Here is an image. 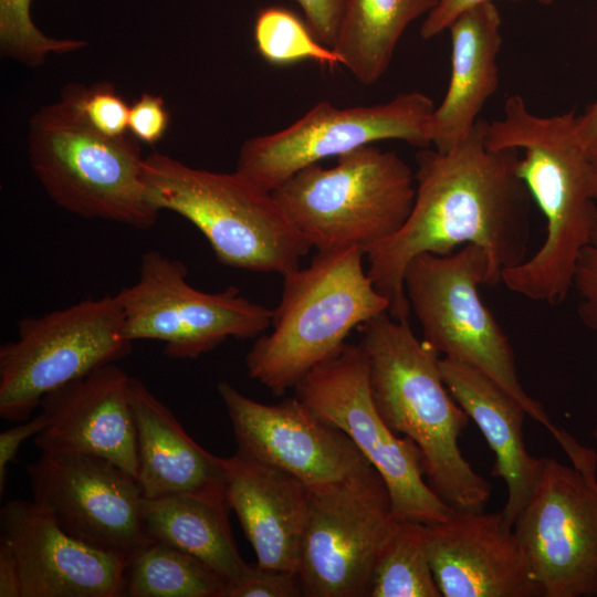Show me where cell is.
<instances>
[{
    "label": "cell",
    "instance_id": "1",
    "mask_svg": "<svg viewBox=\"0 0 597 597\" xmlns=\"http://www.w3.org/2000/svg\"><path fill=\"white\" fill-rule=\"evenodd\" d=\"M486 122L479 119L463 142L446 153H417L416 197L402 227L365 251L367 273L390 301L389 314L408 320L405 271L423 253L448 255L475 244L489 260V284L526 259L530 201L517 175L520 150L486 147Z\"/></svg>",
    "mask_w": 597,
    "mask_h": 597
},
{
    "label": "cell",
    "instance_id": "2",
    "mask_svg": "<svg viewBox=\"0 0 597 597\" xmlns=\"http://www.w3.org/2000/svg\"><path fill=\"white\" fill-rule=\"evenodd\" d=\"M576 117L575 111L536 115L521 95H512L503 116L485 125L488 148L523 150L517 175L546 222L537 251L505 270L501 282L513 293L551 305L566 300L578 259L597 230L591 164Z\"/></svg>",
    "mask_w": 597,
    "mask_h": 597
},
{
    "label": "cell",
    "instance_id": "3",
    "mask_svg": "<svg viewBox=\"0 0 597 597\" xmlns=\"http://www.w3.org/2000/svg\"><path fill=\"white\" fill-rule=\"evenodd\" d=\"M375 406L398 436L419 449L431 490L458 511L484 510L491 483L463 457L459 438L469 417L446 386L440 356L408 320L384 312L360 326Z\"/></svg>",
    "mask_w": 597,
    "mask_h": 597
},
{
    "label": "cell",
    "instance_id": "4",
    "mask_svg": "<svg viewBox=\"0 0 597 597\" xmlns=\"http://www.w3.org/2000/svg\"><path fill=\"white\" fill-rule=\"evenodd\" d=\"M357 247L317 251L306 268L283 276L272 332L245 356L251 379L282 396L316 366L337 356L350 332L389 312Z\"/></svg>",
    "mask_w": 597,
    "mask_h": 597
},
{
    "label": "cell",
    "instance_id": "5",
    "mask_svg": "<svg viewBox=\"0 0 597 597\" xmlns=\"http://www.w3.org/2000/svg\"><path fill=\"white\" fill-rule=\"evenodd\" d=\"M144 178L154 207L191 222L223 265L284 276L312 249L273 193L237 171L193 168L153 153L144 158Z\"/></svg>",
    "mask_w": 597,
    "mask_h": 597
},
{
    "label": "cell",
    "instance_id": "6",
    "mask_svg": "<svg viewBox=\"0 0 597 597\" xmlns=\"http://www.w3.org/2000/svg\"><path fill=\"white\" fill-rule=\"evenodd\" d=\"M28 150L34 175L63 209L143 230L157 221L137 139L95 129L67 86L32 115Z\"/></svg>",
    "mask_w": 597,
    "mask_h": 597
},
{
    "label": "cell",
    "instance_id": "7",
    "mask_svg": "<svg viewBox=\"0 0 597 597\" xmlns=\"http://www.w3.org/2000/svg\"><path fill=\"white\" fill-rule=\"evenodd\" d=\"M272 193L312 248L365 253L402 227L416 180L396 153L370 144L339 155L331 168L317 163L298 170Z\"/></svg>",
    "mask_w": 597,
    "mask_h": 597
},
{
    "label": "cell",
    "instance_id": "8",
    "mask_svg": "<svg viewBox=\"0 0 597 597\" xmlns=\"http://www.w3.org/2000/svg\"><path fill=\"white\" fill-rule=\"evenodd\" d=\"M484 284H489V260L475 244L448 255L420 254L404 275L405 293L420 323L422 341L439 356L488 376L556 438L561 430L525 390L511 342L481 298L480 286Z\"/></svg>",
    "mask_w": 597,
    "mask_h": 597
},
{
    "label": "cell",
    "instance_id": "9",
    "mask_svg": "<svg viewBox=\"0 0 597 597\" xmlns=\"http://www.w3.org/2000/svg\"><path fill=\"white\" fill-rule=\"evenodd\" d=\"M132 344L117 295L21 318L0 347V416L28 419L48 394L126 357Z\"/></svg>",
    "mask_w": 597,
    "mask_h": 597
},
{
    "label": "cell",
    "instance_id": "10",
    "mask_svg": "<svg viewBox=\"0 0 597 597\" xmlns=\"http://www.w3.org/2000/svg\"><path fill=\"white\" fill-rule=\"evenodd\" d=\"M322 419L346 433L377 470L389 492L397 521L433 524L454 511L428 485L417 446L395 433L373 400L364 350L349 345L312 369L294 388Z\"/></svg>",
    "mask_w": 597,
    "mask_h": 597
},
{
    "label": "cell",
    "instance_id": "11",
    "mask_svg": "<svg viewBox=\"0 0 597 597\" xmlns=\"http://www.w3.org/2000/svg\"><path fill=\"white\" fill-rule=\"evenodd\" d=\"M187 275L184 262L157 250L142 255L137 282L116 294L127 339L158 341L166 356L188 359L230 337L253 338L271 326L273 310L242 296L238 287L203 292Z\"/></svg>",
    "mask_w": 597,
    "mask_h": 597
},
{
    "label": "cell",
    "instance_id": "12",
    "mask_svg": "<svg viewBox=\"0 0 597 597\" xmlns=\"http://www.w3.org/2000/svg\"><path fill=\"white\" fill-rule=\"evenodd\" d=\"M399 521L374 467L308 488L298 575L307 597H369L374 572Z\"/></svg>",
    "mask_w": 597,
    "mask_h": 597
},
{
    "label": "cell",
    "instance_id": "13",
    "mask_svg": "<svg viewBox=\"0 0 597 597\" xmlns=\"http://www.w3.org/2000/svg\"><path fill=\"white\" fill-rule=\"evenodd\" d=\"M436 106L411 91L370 106L336 107L321 101L287 127L247 139L235 171L272 192L298 170L380 140L428 148Z\"/></svg>",
    "mask_w": 597,
    "mask_h": 597
},
{
    "label": "cell",
    "instance_id": "14",
    "mask_svg": "<svg viewBox=\"0 0 597 597\" xmlns=\"http://www.w3.org/2000/svg\"><path fill=\"white\" fill-rule=\"evenodd\" d=\"M513 532L541 597H597V476L542 458Z\"/></svg>",
    "mask_w": 597,
    "mask_h": 597
},
{
    "label": "cell",
    "instance_id": "15",
    "mask_svg": "<svg viewBox=\"0 0 597 597\" xmlns=\"http://www.w3.org/2000/svg\"><path fill=\"white\" fill-rule=\"evenodd\" d=\"M32 500L71 536L127 563L148 543L135 476L93 455L41 452L27 467Z\"/></svg>",
    "mask_w": 597,
    "mask_h": 597
},
{
    "label": "cell",
    "instance_id": "16",
    "mask_svg": "<svg viewBox=\"0 0 597 597\" xmlns=\"http://www.w3.org/2000/svg\"><path fill=\"white\" fill-rule=\"evenodd\" d=\"M217 389L237 450L292 474L310 489L348 480L373 467L346 433L296 396L269 405L226 380Z\"/></svg>",
    "mask_w": 597,
    "mask_h": 597
},
{
    "label": "cell",
    "instance_id": "17",
    "mask_svg": "<svg viewBox=\"0 0 597 597\" xmlns=\"http://www.w3.org/2000/svg\"><path fill=\"white\" fill-rule=\"evenodd\" d=\"M0 549L13 559L21 597H122L127 562L67 534L33 500L0 511Z\"/></svg>",
    "mask_w": 597,
    "mask_h": 597
},
{
    "label": "cell",
    "instance_id": "18",
    "mask_svg": "<svg viewBox=\"0 0 597 597\" xmlns=\"http://www.w3.org/2000/svg\"><path fill=\"white\" fill-rule=\"evenodd\" d=\"M428 554L441 597H541L501 512L454 510L427 524Z\"/></svg>",
    "mask_w": 597,
    "mask_h": 597
},
{
    "label": "cell",
    "instance_id": "19",
    "mask_svg": "<svg viewBox=\"0 0 597 597\" xmlns=\"http://www.w3.org/2000/svg\"><path fill=\"white\" fill-rule=\"evenodd\" d=\"M129 377L107 364L48 394L40 404L46 426L34 437L35 446L41 452L103 458L137 479Z\"/></svg>",
    "mask_w": 597,
    "mask_h": 597
},
{
    "label": "cell",
    "instance_id": "20",
    "mask_svg": "<svg viewBox=\"0 0 597 597\" xmlns=\"http://www.w3.org/2000/svg\"><path fill=\"white\" fill-rule=\"evenodd\" d=\"M226 498L261 567L297 573L308 488L292 474L237 450L223 458Z\"/></svg>",
    "mask_w": 597,
    "mask_h": 597
},
{
    "label": "cell",
    "instance_id": "21",
    "mask_svg": "<svg viewBox=\"0 0 597 597\" xmlns=\"http://www.w3.org/2000/svg\"><path fill=\"white\" fill-rule=\"evenodd\" d=\"M128 394L144 498L226 494L223 458L198 444L142 380L129 377Z\"/></svg>",
    "mask_w": 597,
    "mask_h": 597
},
{
    "label": "cell",
    "instance_id": "22",
    "mask_svg": "<svg viewBox=\"0 0 597 597\" xmlns=\"http://www.w3.org/2000/svg\"><path fill=\"white\" fill-rule=\"evenodd\" d=\"M442 379L450 394L475 422L494 454L492 475L504 481L507 499L501 511L505 525H513L527 503L537 480L542 458L525 447L524 408L481 371L443 357Z\"/></svg>",
    "mask_w": 597,
    "mask_h": 597
},
{
    "label": "cell",
    "instance_id": "23",
    "mask_svg": "<svg viewBox=\"0 0 597 597\" xmlns=\"http://www.w3.org/2000/svg\"><path fill=\"white\" fill-rule=\"evenodd\" d=\"M501 24L500 11L490 0L463 12L448 29L450 81L430 123L431 145L439 153L449 151L469 137L483 106L496 92Z\"/></svg>",
    "mask_w": 597,
    "mask_h": 597
},
{
    "label": "cell",
    "instance_id": "24",
    "mask_svg": "<svg viewBox=\"0 0 597 597\" xmlns=\"http://www.w3.org/2000/svg\"><path fill=\"white\" fill-rule=\"evenodd\" d=\"M226 494L186 493L143 498L142 519L150 541L180 549L202 562L227 587L248 567L234 542Z\"/></svg>",
    "mask_w": 597,
    "mask_h": 597
},
{
    "label": "cell",
    "instance_id": "25",
    "mask_svg": "<svg viewBox=\"0 0 597 597\" xmlns=\"http://www.w3.org/2000/svg\"><path fill=\"white\" fill-rule=\"evenodd\" d=\"M439 0H347L334 50L343 66L364 85L388 70L397 44L416 19L428 14Z\"/></svg>",
    "mask_w": 597,
    "mask_h": 597
},
{
    "label": "cell",
    "instance_id": "26",
    "mask_svg": "<svg viewBox=\"0 0 597 597\" xmlns=\"http://www.w3.org/2000/svg\"><path fill=\"white\" fill-rule=\"evenodd\" d=\"M227 585L193 556L150 541L128 563L124 596L224 597Z\"/></svg>",
    "mask_w": 597,
    "mask_h": 597
},
{
    "label": "cell",
    "instance_id": "27",
    "mask_svg": "<svg viewBox=\"0 0 597 597\" xmlns=\"http://www.w3.org/2000/svg\"><path fill=\"white\" fill-rule=\"evenodd\" d=\"M369 597H441L429 561L427 524L399 521L376 565Z\"/></svg>",
    "mask_w": 597,
    "mask_h": 597
},
{
    "label": "cell",
    "instance_id": "28",
    "mask_svg": "<svg viewBox=\"0 0 597 597\" xmlns=\"http://www.w3.org/2000/svg\"><path fill=\"white\" fill-rule=\"evenodd\" d=\"M253 36L260 55L271 64L311 60L329 67L343 66L341 55L321 43L308 25L286 9H262L255 18Z\"/></svg>",
    "mask_w": 597,
    "mask_h": 597
},
{
    "label": "cell",
    "instance_id": "29",
    "mask_svg": "<svg viewBox=\"0 0 597 597\" xmlns=\"http://www.w3.org/2000/svg\"><path fill=\"white\" fill-rule=\"evenodd\" d=\"M32 0H0L2 54L29 67L41 66L50 53H67L86 45L82 40L44 35L31 19Z\"/></svg>",
    "mask_w": 597,
    "mask_h": 597
},
{
    "label": "cell",
    "instance_id": "30",
    "mask_svg": "<svg viewBox=\"0 0 597 597\" xmlns=\"http://www.w3.org/2000/svg\"><path fill=\"white\" fill-rule=\"evenodd\" d=\"M66 86L95 129L109 137L126 135L130 105L116 92L112 83L100 82L88 87L73 83Z\"/></svg>",
    "mask_w": 597,
    "mask_h": 597
},
{
    "label": "cell",
    "instance_id": "31",
    "mask_svg": "<svg viewBox=\"0 0 597 597\" xmlns=\"http://www.w3.org/2000/svg\"><path fill=\"white\" fill-rule=\"evenodd\" d=\"M304 596L297 573L249 564L240 578L226 589L224 597H300Z\"/></svg>",
    "mask_w": 597,
    "mask_h": 597
},
{
    "label": "cell",
    "instance_id": "32",
    "mask_svg": "<svg viewBox=\"0 0 597 597\" xmlns=\"http://www.w3.org/2000/svg\"><path fill=\"white\" fill-rule=\"evenodd\" d=\"M169 124V112L159 95L143 93L129 106L128 130L137 140L154 145L159 142Z\"/></svg>",
    "mask_w": 597,
    "mask_h": 597
},
{
    "label": "cell",
    "instance_id": "33",
    "mask_svg": "<svg viewBox=\"0 0 597 597\" xmlns=\"http://www.w3.org/2000/svg\"><path fill=\"white\" fill-rule=\"evenodd\" d=\"M572 290L579 296L578 315L582 323L597 331V230L578 259Z\"/></svg>",
    "mask_w": 597,
    "mask_h": 597
},
{
    "label": "cell",
    "instance_id": "34",
    "mask_svg": "<svg viewBox=\"0 0 597 597\" xmlns=\"http://www.w3.org/2000/svg\"><path fill=\"white\" fill-rule=\"evenodd\" d=\"M305 17L306 24L315 38L334 49L343 24L347 0H292Z\"/></svg>",
    "mask_w": 597,
    "mask_h": 597
},
{
    "label": "cell",
    "instance_id": "35",
    "mask_svg": "<svg viewBox=\"0 0 597 597\" xmlns=\"http://www.w3.org/2000/svg\"><path fill=\"white\" fill-rule=\"evenodd\" d=\"M46 426L45 415L38 416L0 433V493L6 489L8 465L15 461L20 446L31 436H36Z\"/></svg>",
    "mask_w": 597,
    "mask_h": 597
},
{
    "label": "cell",
    "instance_id": "36",
    "mask_svg": "<svg viewBox=\"0 0 597 597\" xmlns=\"http://www.w3.org/2000/svg\"><path fill=\"white\" fill-rule=\"evenodd\" d=\"M490 0H439L437 6L426 15L420 28V35L429 40L444 30L463 12ZM523 1V0H514ZM542 4H549L553 0H535Z\"/></svg>",
    "mask_w": 597,
    "mask_h": 597
},
{
    "label": "cell",
    "instance_id": "37",
    "mask_svg": "<svg viewBox=\"0 0 597 597\" xmlns=\"http://www.w3.org/2000/svg\"><path fill=\"white\" fill-rule=\"evenodd\" d=\"M0 597H21L17 566L3 549H0Z\"/></svg>",
    "mask_w": 597,
    "mask_h": 597
},
{
    "label": "cell",
    "instance_id": "38",
    "mask_svg": "<svg viewBox=\"0 0 597 597\" xmlns=\"http://www.w3.org/2000/svg\"><path fill=\"white\" fill-rule=\"evenodd\" d=\"M576 123L580 139L587 147L597 142V98L576 117Z\"/></svg>",
    "mask_w": 597,
    "mask_h": 597
},
{
    "label": "cell",
    "instance_id": "39",
    "mask_svg": "<svg viewBox=\"0 0 597 597\" xmlns=\"http://www.w3.org/2000/svg\"><path fill=\"white\" fill-rule=\"evenodd\" d=\"M588 153H589V159L591 164L594 191L597 198V142H595L588 147Z\"/></svg>",
    "mask_w": 597,
    "mask_h": 597
},
{
    "label": "cell",
    "instance_id": "40",
    "mask_svg": "<svg viewBox=\"0 0 597 597\" xmlns=\"http://www.w3.org/2000/svg\"><path fill=\"white\" fill-rule=\"evenodd\" d=\"M594 438L597 441V415H596V421H595V428H594Z\"/></svg>",
    "mask_w": 597,
    "mask_h": 597
}]
</instances>
